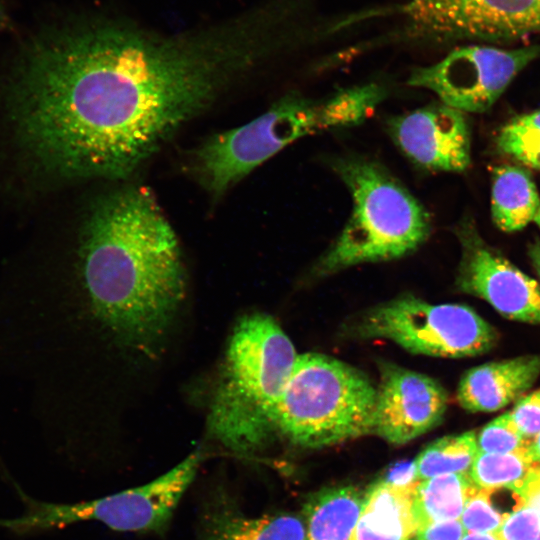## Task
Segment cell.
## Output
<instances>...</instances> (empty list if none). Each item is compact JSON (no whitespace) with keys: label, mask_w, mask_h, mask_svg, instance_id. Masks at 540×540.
Returning a JSON list of instances; mask_svg holds the SVG:
<instances>
[{"label":"cell","mask_w":540,"mask_h":540,"mask_svg":"<svg viewBox=\"0 0 540 540\" xmlns=\"http://www.w3.org/2000/svg\"><path fill=\"white\" fill-rule=\"evenodd\" d=\"M356 336L390 340L413 354L461 358L490 350L494 328L471 308L431 304L402 296L367 311L355 325Z\"/></svg>","instance_id":"ba28073f"},{"label":"cell","mask_w":540,"mask_h":540,"mask_svg":"<svg viewBox=\"0 0 540 540\" xmlns=\"http://www.w3.org/2000/svg\"><path fill=\"white\" fill-rule=\"evenodd\" d=\"M478 454L474 431L439 438L430 443L414 459L417 480L453 474L470 473Z\"/></svg>","instance_id":"ffe728a7"},{"label":"cell","mask_w":540,"mask_h":540,"mask_svg":"<svg viewBox=\"0 0 540 540\" xmlns=\"http://www.w3.org/2000/svg\"><path fill=\"white\" fill-rule=\"evenodd\" d=\"M498 147L505 154L540 169V109L513 118L500 131Z\"/></svg>","instance_id":"7402d4cb"},{"label":"cell","mask_w":540,"mask_h":540,"mask_svg":"<svg viewBox=\"0 0 540 540\" xmlns=\"http://www.w3.org/2000/svg\"><path fill=\"white\" fill-rule=\"evenodd\" d=\"M465 534L460 520L436 522L420 527L415 540H461Z\"/></svg>","instance_id":"4316f807"},{"label":"cell","mask_w":540,"mask_h":540,"mask_svg":"<svg viewBox=\"0 0 540 540\" xmlns=\"http://www.w3.org/2000/svg\"><path fill=\"white\" fill-rule=\"evenodd\" d=\"M515 494L519 503L530 505L540 511V464L535 463Z\"/></svg>","instance_id":"83f0119b"},{"label":"cell","mask_w":540,"mask_h":540,"mask_svg":"<svg viewBox=\"0 0 540 540\" xmlns=\"http://www.w3.org/2000/svg\"><path fill=\"white\" fill-rule=\"evenodd\" d=\"M478 452L510 453L529 446L513 423L509 412L485 425L476 436Z\"/></svg>","instance_id":"cb8c5ba5"},{"label":"cell","mask_w":540,"mask_h":540,"mask_svg":"<svg viewBox=\"0 0 540 540\" xmlns=\"http://www.w3.org/2000/svg\"><path fill=\"white\" fill-rule=\"evenodd\" d=\"M457 236L462 251L459 288L509 319L540 323L539 284L488 246L470 223L461 224Z\"/></svg>","instance_id":"8fae6325"},{"label":"cell","mask_w":540,"mask_h":540,"mask_svg":"<svg viewBox=\"0 0 540 540\" xmlns=\"http://www.w3.org/2000/svg\"><path fill=\"white\" fill-rule=\"evenodd\" d=\"M330 164L348 190L352 208L340 234L316 263V274L399 259L427 240L429 213L384 166L356 154L332 158Z\"/></svg>","instance_id":"5b68a950"},{"label":"cell","mask_w":540,"mask_h":540,"mask_svg":"<svg viewBox=\"0 0 540 540\" xmlns=\"http://www.w3.org/2000/svg\"><path fill=\"white\" fill-rule=\"evenodd\" d=\"M269 22L258 9L172 34L101 15L40 28L3 89L27 168L61 181L131 177L264 60Z\"/></svg>","instance_id":"6da1fadb"},{"label":"cell","mask_w":540,"mask_h":540,"mask_svg":"<svg viewBox=\"0 0 540 540\" xmlns=\"http://www.w3.org/2000/svg\"><path fill=\"white\" fill-rule=\"evenodd\" d=\"M509 414L518 431L530 444L540 433V390L520 398Z\"/></svg>","instance_id":"484cf974"},{"label":"cell","mask_w":540,"mask_h":540,"mask_svg":"<svg viewBox=\"0 0 540 540\" xmlns=\"http://www.w3.org/2000/svg\"><path fill=\"white\" fill-rule=\"evenodd\" d=\"M540 374V356H522L472 368L457 390L461 407L471 412L499 410L522 396Z\"/></svg>","instance_id":"2e32d148"},{"label":"cell","mask_w":540,"mask_h":540,"mask_svg":"<svg viewBox=\"0 0 540 540\" xmlns=\"http://www.w3.org/2000/svg\"><path fill=\"white\" fill-rule=\"evenodd\" d=\"M10 27H11L10 18L3 4L0 2V31H4L6 29H9Z\"/></svg>","instance_id":"4dcf8cb0"},{"label":"cell","mask_w":540,"mask_h":540,"mask_svg":"<svg viewBox=\"0 0 540 540\" xmlns=\"http://www.w3.org/2000/svg\"><path fill=\"white\" fill-rule=\"evenodd\" d=\"M387 95V88L376 82L341 88L319 98L287 94L251 121L202 141L190 153L188 173L217 202L294 142L363 123Z\"/></svg>","instance_id":"3957f363"},{"label":"cell","mask_w":540,"mask_h":540,"mask_svg":"<svg viewBox=\"0 0 540 540\" xmlns=\"http://www.w3.org/2000/svg\"><path fill=\"white\" fill-rule=\"evenodd\" d=\"M298 355L268 314L243 316L226 349L208 432L229 451L252 456L277 435L276 414Z\"/></svg>","instance_id":"277c9868"},{"label":"cell","mask_w":540,"mask_h":540,"mask_svg":"<svg viewBox=\"0 0 540 540\" xmlns=\"http://www.w3.org/2000/svg\"><path fill=\"white\" fill-rule=\"evenodd\" d=\"M493 490L476 488L465 503L460 522L465 533L496 534L508 513L494 505Z\"/></svg>","instance_id":"603a6c76"},{"label":"cell","mask_w":540,"mask_h":540,"mask_svg":"<svg viewBox=\"0 0 540 540\" xmlns=\"http://www.w3.org/2000/svg\"><path fill=\"white\" fill-rule=\"evenodd\" d=\"M419 480L389 474L369 487L351 540H410L418 522L414 491Z\"/></svg>","instance_id":"9a60e30c"},{"label":"cell","mask_w":540,"mask_h":540,"mask_svg":"<svg viewBox=\"0 0 540 540\" xmlns=\"http://www.w3.org/2000/svg\"><path fill=\"white\" fill-rule=\"evenodd\" d=\"M418 30L435 40L510 42L540 34V0H412Z\"/></svg>","instance_id":"30bf717a"},{"label":"cell","mask_w":540,"mask_h":540,"mask_svg":"<svg viewBox=\"0 0 540 540\" xmlns=\"http://www.w3.org/2000/svg\"><path fill=\"white\" fill-rule=\"evenodd\" d=\"M80 261L94 311L129 344L161 337L185 295L177 235L152 191L130 185L101 196L81 229Z\"/></svg>","instance_id":"7a4b0ae2"},{"label":"cell","mask_w":540,"mask_h":540,"mask_svg":"<svg viewBox=\"0 0 540 540\" xmlns=\"http://www.w3.org/2000/svg\"><path fill=\"white\" fill-rule=\"evenodd\" d=\"M534 465L528 447L510 453L478 452L469 474L480 489L515 493Z\"/></svg>","instance_id":"44dd1931"},{"label":"cell","mask_w":540,"mask_h":540,"mask_svg":"<svg viewBox=\"0 0 540 540\" xmlns=\"http://www.w3.org/2000/svg\"><path fill=\"white\" fill-rule=\"evenodd\" d=\"M197 540H305V522L284 513L247 516L218 486L204 502Z\"/></svg>","instance_id":"5bb4252c"},{"label":"cell","mask_w":540,"mask_h":540,"mask_svg":"<svg viewBox=\"0 0 540 540\" xmlns=\"http://www.w3.org/2000/svg\"><path fill=\"white\" fill-rule=\"evenodd\" d=\"M202 459V452L198 449L177 466L143 486L77 503L37 501L14 483L25 503V511L12 519L0 518V527L22 535L82 521H96L121 532L163 533L194 480Z\"/></svg>","instance_id":"52a82bcc"},{"label":"cell","mask_w":540,"mask_h":540,"mask_svg":"<svg viewBox=\"0 0 540 540\" xmlns=\"http://www.w3.org/2000/svg\"><path fill=\"white\" fill-rule=\"evenodd\" d=\"M389 137L414 166L431 172H462L471 163L465 113L442 102L392 116Z\"/></svg>","instance_id":"7c38bea8"},{"label":"cell","mask_w":540,"mask_h":540,"mask_svg":"<svg viewBox=\"0 0 540 540\" xmlns=\"http://www.w3.org/2000/svg\"><path fill=\"white\" fill-rule=\"evenodd\" d=\"M528 451L534 463L540 464V433L529 444Z\"/></svg>","instance_id":"f1b7e54d"},{"label":"cell","mask_w":540,"mask_h":540,"mask_svg":"<svg viewBox=\"0 0 540 540\" xmlns=\"http://www.w3.org/2000/svg\"><path fill=\"white\" fill-rule=\"evenodd\" d=\"M461 540H498L494 534L465 533Z\"/></svg>","instance_id":"f546056e"},{"label":"cell","mask_w":540,"mask_h":540,"mask_svg":"<svg viewBox=\"0 0 540 540\" xmlns=\"http://www.w3.org/2000/svg\"><path fill=\"white\" fill-rule=\"evenodd\" d=\"M534 221L536 222V224H537V225L539 226V228H540V207H539V209H538V211H537V213H536V216H535V218H534Z\"/></svg>","instance_id":"d6a6232c"},{"label":"cell","mask_w":540,"mask_h":540,"mask_svg":"<svg viewBox=\"0 0 540 540\" xmlns=\"http://www.w3.org/2000/svg\"><path fill=\"white\" fill-rule=\"evenodd\" d=\"M540 197L531 174L520 166L502 165L493 170L491 214L504 232H515L534 221Z\"/></svg>","instance_id":"ac0fdd59"},{"label":"cell","mask_w":540,"mask_h":540,"mask_svg":"<svg viewBox=\"0 0 540 540\" xmlns=\"http://www.w3.org/2000/svg\"><path fill=\"white\" fill-rule=\"evenodd\" d=\"M531 256L534 266L540 276V246L537 245L531 250Z\"/></svg>","instance_id":"1f68e13d"},{"label":"cell","mask_w":540,"mask_h":540,"mask_svg":"<svg viewBox=\"0 0 540 540\" xmlns=\"http://www.w3.org/2000/svg\"><path fill=\"white\" fill-rule=\"evenodd\" d=\"M364 494L353 485L328 487L314 494L304 508L305 540H351Z\"/></svg>","instance_id":"e0dca14e"},{"label":"cell","mask_w":540,"mask_h":540,"mask_svg":"<svg viewBox=\"0 0 540 540\" xmlns=\"http://www.w3.org/2000/svg\"><path fill=\"white\" fill-rule=\"evenodd\" d=\"M376 395L357 368L319 353L298 355L279 402L277 435L305 448L372 435Z\"/></svg>","instance_id":"8992f818"},{"label":"cell","mask_w":540,"mask_h":540,"mask_svg":"<svg viewBox=\"0 0 540 540\" xmlns=\"http://www.w3.org/2000/svg\"><path fill=\"white\" fill-rule=\"evenodd\" d=\"M537 540H540V535L538 536Z\"/></svg>","instance_id":"836d02e7"},{"label":"cell","mask_w":540,"mask_h":540,"mask_svg":"<svg viewBox=\"0 0 540 540\" xmlns=\"http://www.w3.org/2000/svg\"><path fill=\"white\" fill-rule=\"evenodd\" d=\"M410 540H415V538H412V539H410Z\"/></svg>","instance_id":"e575fe53"},{"label":"cell","mask_w":540,"mask_h":540,"mask_svg":"<svg viewBox=\"0 0 540 540\" xmlns=\"http://www.w3.org/2000/svg\"><path fill=\"white\" fill-rule=\"evenodd\" d=\"M495 535L498 540H537L540 535V511L518 503L506 515Z\"/></svg>","instance_id":"d4e9b609"},{"label":"cell","mask_w":540,"mask_h":540,"mask_svg":"<svg viewBox=\"0 0 540 540\" xmlns=\"http://www.w3.org/2000/svg\"><path fill=\"white\" fill-rule=\"evenodd\" d=\"M476 488L469 473L419 480L414 491L418 529L431 523L459 520L466 501Z\"/></svg>","instance_id":"d6986e66"},{"label":"cell","mask_w":540,"mask_h":540,"mask_svg":"<svg viewBox=\"0 0 540 540\" xmlns=\"http://www.w3.org/2000/svg\"><path fill=\"white\" fill-rule=\"evenodd\" d=\"M539 57L540 43L512 49L468 45L434 64L414 68L407 83L433 92L442 103L464 113H483Z\"/></svg>","instance_id":"9c48e42d"},{"label":"cell","mask_w":540,"mask_h":540,"mask_svg":"<svg viewBox=\"0 0 540 540\" xmlns=\"http://www.w3.org/2000/svg\"><path fill=\"white\" fill-rule=\"evenodd\" d=\"M380 375L372 435L403 445L442 421L447 393L437 381L393 364L382 365Z\"/></svg>","instance_id":"4fadbf2b"}]
</instances>
